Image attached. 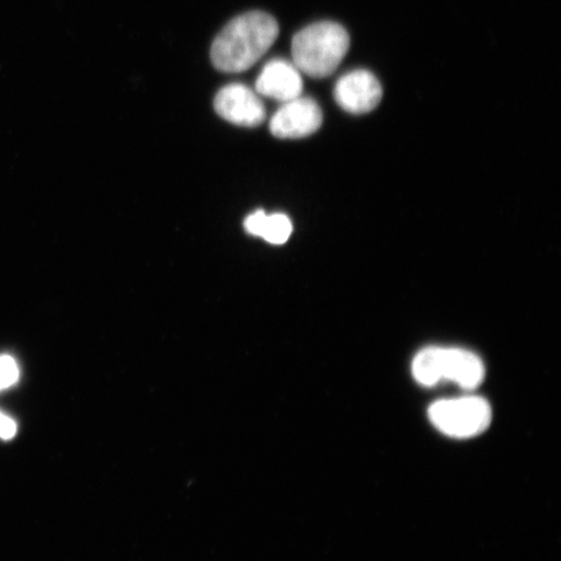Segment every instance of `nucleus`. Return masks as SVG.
<instances>
[{"label": "nucleus", "mask_w": 561, "mask_h": 561, "mask_svg": "<svg viewBox=\"0 0 561 561\" xmlns=\"http://www.w3.org/2000/svg\"><path fill=\"white\" fill-rule=\"evenodd\" d=\"M277 20L254 11L230 21L210 47V60L226 73H241L255 66L278 37Z\"/></svg>", "instance_id": "f257e3e1"}, {"label": "nucleus", "mask_w": 561, "mask_h": 561, "mask_svg": "<svg viewBox=\"0 0 561 561\" xmlns=\"http://www.w3.org/2000/svg\"><path fill=\"white\" fill-rule=\"evenodd\" d=\"M350 48L345 27L333 21H320L294 35L293 62L301 73L324 79L340 67Z\"/></svg>", "instance_id": "f03ea898"}, {"label": "nucleus", "mask_w": 561, "mask_h": 561, "mask_svg": "<svg viewBox=\"0 0 561 561\" xmlns=\"http://www.w3.org/2000/svg\"><path fill=\"white\" fill-rule=\"evenodd\" d=\"M430 419L446 436L471 438L488 430L493 412L486 399L465 397L434 403Z\"/></svg>", "instance_id": "7ed1b4c3"}, {"label": "nucleus", "mask_w": 561, "mask_h": 561, "mask_svg": "<svg viewBox=\"0 0 561 561\" xmlns=\"http://www.w3.org/2000/svg\"><path fill=\"white\" fill-rule=\"evenodd\" d=\"M214 107L224 121L248 128L261 125L266 116L261 95L243 83L224 87L215 96Z\"/></svg>", "instance_id": "20e7f679"}, {"label": "nucleus", "mask_w": 561, "mask_h": 561, "mask_svg": "<svg viewBox=\"0 0 561 561\" xmlns=\"http://www.w3.org/2000/svg\"><path fill=\"white\" fill-rule=\"evenodd\" d=\"M321 124L322 111L318 102L300 95L280 105L272 117L270 129L277 138L296 139L313 135Z\"/></svg>", "instance_id": "39448f33"}, {"label": "nucleus", "mask_w": 561, "mask_h": 561, "mask_svg": "<svg viewBox=\"0 0 561 561\" xmlns=\"http://www.w3.org/2000/svg\"><path fill=\"white\" fill-rule=\"evenodd\" d=\"M334 98L340 107L348 114H368L382 100L381 82L369 70H353L336 82Z\"/></svg>", "instance_id": "423d86ee"}, {"label": "nucleus", "mask_w": 561, "mask_h": 561, "mask_svg": "<svg viewBox=\"0 0 561 561\" xmlns=\"http://www.w3.org/2000/svg\"><path fill=\"white\" fill-rule=\"evenodd\" d=\"M256 93L286 103L304 93V79L296 65L285 59L266 62L256 80Z\"/></svg>", "instance_id": "0eeeda50"}, {"label": "nucleus", "mask_w": 561, "mask_h": 561, "mask_svg": "<svg viewBox=\"0 0 561 561\" xmlns=\"http://www.w3.org/2000/svg\"><path fill=\"white\" fill-rule=\"evenodd\" d=\"M442 380L453 381L461 388H479L485 378V366L479 356L465 348L440 347Z\"/></svg>", "instance_id": "6e6552de"}, {"label": "nucleus", "mask_w": 561, "mask_h": 561, "mask_svg": "<svg viewBox=\"0 0 561 561\" xmlns=\"http://www.w3.org/2000/svg\"><path fill=\"white\" fill-rule=\"evenodd\" d=\"M243 226L249 234L263 238L264 241L276 245L289 241L293 233V222L289 216L284 214L266 215L262 209L245 217Z\"/></svg>", "instance_id": "1a4fd4ad"}, {"label": "nucleus", "mask_w": 561, "mask_h": 561, "mask_svg": "<svg viewBox=\"0 0 561 561\" xmlns=\"http://www.w3.org/2000/svg\"><path fill=\"white\" fill-rule=\"evenodd\" d=\"M412 375L419 383L424 386H433L442 381L440 347L420 351L412 363Z\"/></svg>", "instance_id": "9d476101"}, {"label": "nucleus", "mask_w": 561, "mask_h": 561, "mask_svg": "<svg viewBox=\"0 0 561 561\" xmlns=\"http://www.w3.org/2000/svg\"><path fill=\"white\" fill-rule=\"evenodd\" d=\"M18 363L9 355L0 356V391L11 388L19 381Z\"/></svg>", "instance_id": "9b49d317"}, {"label": "nucleus", "mask_w": 561, "mask_h": 561, "mask_svg": "<svg viewBox=\"0 0 561 561\" xmlns=\"http://www.w3.org/2000/svg\"><path fill=\"white\" fill-rule=\"evenodd\" d=\"M18 426L15 421L0 412V438L12 439L15 437Z\"/></svg>", "instance_id": "f8f14e48"}]
</instances>
